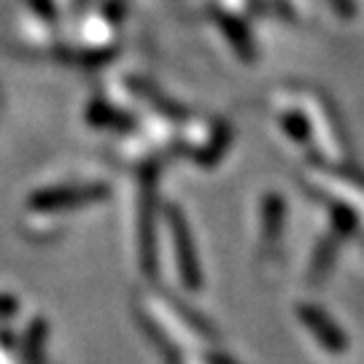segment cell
I'll return each instance as SVG.
<instances>
[{
    "label": "cell",
    "mask_w": 364,
    "mask_h": 364,
    "mask_svg": "<svg viewBox=\"0 0 364 364\" xmlns=\"http://www.w3.org/2000/svg\"><path fill=\"white\" fill-rule=\"evenodd\" d=\"M297 316L305 321V326L313 332V338L318 340L326 351L340 353V351H346V348H348V338H346V332H343V329H340V326L335 324V321H332L321 308H316V305H299Z\"/></svg>",
    "instance_id": "obj_1"
},
{
    "label": "cell",
    "mask_w": 364,
    "mask_h": 364,
    "mask_svg": "<svg viewBox=\"0 0 364 364\" xmlns=\"http://www.w3.org/2000/svg\"><path fill=\"white\" fill-rule=\"evenodd\" d=\"M173 235H176V246H178V270H181V281L186 289H200L203 275H200V262H197L195 246L189 240V232L183 227V221L178 219V213H173Z\"/></svg>",
    "instance_id": "obj_2"
},
{
    "label": "cell",
    "mask_w": 364,
    "mask_h": 364,
    "mask_svg": "<svg viewBox=\"0 0 364 364\" xmlns=\"http://www.w3.org/2000/svg\"><path fill=\"white\" fill-rule=\"evenodd\" d=\"M43 343H46V321H33L25 338V362L43 364Z\"/></svg>",
    "instance_id": "obj_3"
},
{
    "label": "cell",
    "mask_w": 364,
    "mask_h": 364,
    "mask_svg": "<svg viewBox=\"0 0 364 364\" xmlns=\"http://www.w3.org/2000/svg\"><path fill=\"white\" fill-rule=\"evenodd\" d=\"M141 324H144V329H146V338L154 343L156 348L162 351V359L168 364H183L181 362V356H178V351H176V346L170 343L162 332H159V326L154 324V321H146V318H141Z\"/></svg>",
    "instance_id": "obj_4"
},
{
    "label": "cell",
    "mask_w": 364,
    "mask_h": 364,
    "mask_svg": "<svg viewBox=\"0 0 364 364\" xmlns=\"http://www.w3.org/2000/svg\"><path fill=\"white\" fill-rule=\"evenodd\" d=\"M16 297H11V294H0V318H6V316H11L14 311H16Z\"/></svg>",
    "instance_id": "obj_5"
}]
</instances>
